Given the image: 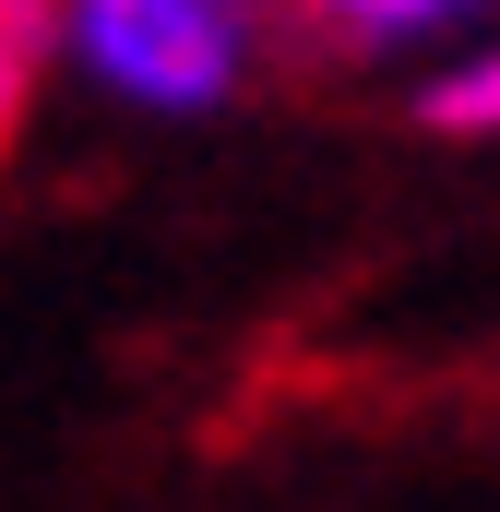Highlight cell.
<instances>
[{"mask_svg": "<svg viewBox=\"0 0 500 512\" xmlns=\"http://www.w3.org/2000/svg\"><path fill=\"white\" fill-rule=\"evenodd\" d=\"M72 24H84V60L155 108H203L239 72V0H84Z\"/></svg>", "mask_w": 500, "mask_h": 512, "instance_id": "6da1fadb", "label": "cell"}, {"mask_svg": "<svg viewBox=\"0 0 500 512\" xmlns=\"http://www.w3.org/2000/svg\"><path fill=\"white\" fill-rule=\"evenodd\" d=\"M48 24H60V0H0V143L24 120V84H36V60H48Z\"/></svg>", "mask_w": 500, "mask_h": 512, "instance_id": "7a4b0ae2", "label": "cell"}, {"mask_svg": "<svg viewBox=\"0 0 500 512\" xmlns=\"http://www.w3.org/2000/svg\"><path fill=\"white\" fill-rule=\"evenodd\" d=\"M310 24H334V36H417V24H441V12H465V0H298Z\"/></svg>", "mask_w": 500, "mask_h": 512, "instance_id": "3957f363", "label": "cell"}, {"mask_svg": "<svg viewBox=\"0 0 500 512\" xmlns=\"http://www.w3.org/2000/svg\"><path fill=\"white\" fill-rule=\"evenodd\" d=\"M429 120H441V131H500V48L477 60V72H453V84L429 96Z\"/></svg>", "mask_w": 500, "mask_h": 512, "instance_id": "277c9868", "label": "cell"}]
</instances>
